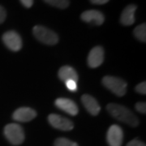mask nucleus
I'll list each match as a JSON object with an SVG mask.
<instances>
[{
  "instance_id": "1",
  "label": "nucleus",
  "mask_w": 146,
  "mask_h": 146,
  "mask_svg": "<svg viewBox=\"0 0 146 146\" xmlns=\"http://www.w3.org/2000/svg\"><path fill=\"white\" fill-rule=\"evenodd\" d=\"M109 114L120 122L125 123L131 127H136L139 124V120L130 110L119 104L110 103L106 106Z\"/></svg>"
},
{
  "instance_id": "2",
  "label": "nucleus",
  "mask_w": 146,
  "mask_h": 146,
  "mask_svg": "<svg viewBox=\"0 0 146 146\" xmlns=\"http://www.w3.org/2000/svg\"><path fill=\"white\" fill-rule=\"evenodd\" d=\"M33 33L39 42L48 46H54L58 42L57 33L42 25H36L33 27Z\"/></svg>"
},
{
  "instance_id": "3",
  "label": "nucleus",
  "mask_w": 146,
  "mask_h": 146,
  "mask_svg": "<svg viewBox=\"0 0 146 146\" xmlns=\"http://www.w3.org/2000/svg\"><path fill=\"white\" fill-rule=\"evenodd\" d=\"M102 84L107 89L119 97L124 96L127 93V82L122 79L115 76H105L102 79Z\"/></svg>"
},
{
  "instance_id": "4",
  "label": "nucleus",
  "mask_w": 146,
  "mask_h": 146,
  "mask_svg": "<svg viewBox=\"0 0 146 146\" xmlns=\"http://www.w3.org/2000/svg\"><path fill=\"white\" fill-rule=\"evenodd\" d=\"M4 135L11 145H19L25 141L23 127L17 123H9L4 127Z\"/></svg>"
},
{
  "instance_id": "5",
  "label": "nucleus",
  "mask_w": 146,
  "mask_h": 146,
  "mask_svg": "<svg viewBox=\"0 0 146 146\" xmlns=\"http://www.w3.org/2000/svg\"><path fill=\"white\" fill-rule=\"evenodd\" d=\"M3 42L9 50L16 52L22 48V40L16 31H7L3 35Z\"/></svg>"
},
{
  "instance_id": "6",
  "label": "nucleus",
  "mask_w": 146,
  "mask_h": 146,
  "mask_svg": "<svg viewBox=\"0 0 146 146\" xmlns=\"http://www.w3.org/2000/svg\"><path fill=\"white\" fill-rule=\"evenodd\" d=\"M48 120L50 125L58 130L71 131L74 127L73 123L71 120L61 115L51 114L49 115Z\"/></svg>"
},
{
  "instance_id": "7",
  "label": "nucleus",
  "mask_w": 146,
  "mask_h": 146,
  "mask_svg": "<svg viewBox=\"0 0 146 146\" xmlns=\"http://www.w3.org/2000/svg\"><path fill=\"white\" fill-rule=\"evenodd\" d=\"M107 142L110 146H121L123 141V132L119 125L110 126L106 136Z\"/></svg>"
},
{
  "instance_id": "8",
  "label": "nucleus",
  "mask_w": 146,
  "mask_h": 146,
  "mask_svg": "<svg viewBox=\"0 0 146 146\" xmlns=\"http://www.w3.org/2000/svg\"><path fill=\"white\" fill-rule=\"evenodd\" d=\"M80 19L86 23L94 25H102L105 21L104 15L98 10H89L84 11L80 15Z\"/></svg>"
},
{
  "instance_id": "9",
  "label": "nucleus",
  "mask_w": 146,
  "mask_h": 146,
  "mask_svg": "<svg viewBox=\"0 0 146 146\" xmlns=\"http://www.w3.org/2000/svg\"><path fill=\"white\" fill-rule=\"evenodd\" d=\"M104 61V50L100 46L94 47L88 56V64L90 68H95L99 67Z\"/></svg>"
},
{
  "instance_id": "10",
  "label": "nucleus",
  "mask_w": 146,
  "mask_h": 146,
  "mask_svg": "<svg viewBox=\"0 0 146 146\" xmlns=\"http://www.w3.org/2000/svg\"><path fill=\"white\" fill-rule=\"evenodd\" d=\"M36 116V112L34 110L29 107H21L16 110V111L12 115V118L16 121L25 123L35 119Z\"/></svg>"
},
{
  "instance_id": "11",
  "label": "nucleus",
  "mask_w": 146,
  "mask_h": 146,
  "mask_svg": "<svg viewBox=\"0 0 146 146\" xmlns=\"http://www.w3.org/2000/svg\"><path fill=\"white\" fill-rule=\"evenodd\" d=\"M55 106L58 109L62 110L64 112L73 116L77 115L79 112L77 105L72 100H70L68 98H58L55 101Z\"/></svg>"
},
{
  "instance_id": "12",
  "label": "nucleus",
  "mask_w": 146,
  "mask_h": 146,
  "mask_svg": "<svg viewBox=\"0 0 146 146\" xmlns=\"http://www.w3.org/2000/svg\"><path fill=\"white\" fill-rule=\"evenodd\" d=\"M137 6L135 4H129L123 10L120 16V23L124 26H130L135 23V12Z\"/></svg>"
},
{
  "instance_id": "13",
  "label": "nucleus",
  "mask_w": 146,
  "mask_h": 146,
  "mask_svg": "<svg viewBox=\"0 0 146 146\" xmlns=\"http://www.w3.org/2000/svg\"><path fill=\"white\" fill-rule=\"evenodd\" d=\"M81 102L89 114L94 115V116L99 114L101 107H100L98 101L95 99L94 97L90 96L89 94H84L81 97Z\"/></svg>"
},
{
  "instance_id": "14",
  "label": "nucleus",
  "mask_w": 146,
  "mask_h": 146,
  "mask_svg": "<svg viewBox=\"0 0 146 146\" xmlns=\"http://www.w3.org/2000/svg\"><path fill=\"white\" fill-rule=\"evenodd\" d=\"M58 77L63 81H67V80H74L76 82L78 81V74L76 71L70 66H63L59 69L58 71Z\"/></svg>"
},
{
  "instance_id": "15",
  "label": "nucleus",
  "mask_w": 146,
  "mask_h": 146,
  "mask_svg": "<svg viewBox=\"0 0 146 146\" xmlns=\"http://www.w3.org/2000/svg\"><path fill=\"white\" fill-rule=\"evenodd\" d=\"M133 34L136 39L142 42H146V25L143 23L140 25L136 26L133 31Z\"/></svg>"
},
{
  "instance_id": "16",
  "label": "nucleus",
  "mask_w": 146,
  "mask_h": 146,
  "mask_svg": "<svg viewBox=\"0 0 146 146\" xmlns=\"http://www.w3.org/2000/svg\"><path fill=\"white\" fill-rule=\"evenodd\" d=\"M43 1L47 4L59 9H66L70 4L69 0H43Z\"/></svg>"
},
{
  "instance_id": "17",
  "label": "nucleus",
  "mask_w": 146,
  "mask_h": 146,
  "mask_svg": "<svg viewBox=\"0 0 146 146\" xmlns=\"http://www.w3.org/2000/svg\"><path fill=\"white\" fill-rule=\"evenodd\" d=\"M54 146H79L77 143L68 140L67 138H58L54 141Z\"/></svg>"
},
{
  "instance_id": "18",
  "label": "nucleus",
  "mask_w": 146,
  "mask_h": 146,
  "mask_svg": "<svg viewBox=\"0 0 146 146\" xmlns=\"http://www.w3.org/2000/svg\"><path fill=\"white\" fill-rule=\"evenodd\" d=\"M64 83L66 84L67 88H68L70 91H72V92H76V91H77V84H76L77 82L70 80L65 81Z\"/></svg>"
},
{
  "instance_id": "19",
  "label": "nucleus",
  "mask_w": 146,
  "mask_h": 146,
  "mask_svg": "<svg viewBox=\"0 0 146 146\" xmlns=\"http://www.w3.org/2000/svg\"><path fill=\"white\" fill-rule=\"evenodd\" d=\"M136 91L137 93H139V94H144V95H145L146 94V83L145 81H144V82H141L138 85H136Z\"/></svg>"
},
{
  "instance_id": "20",
  "label": "nucleus",
  "mask_w": 146,
  "mask_h": 146,
  "mask_svg": "<svg viewBox=\"0 0 146 146\" xmlns=\"http://www.w3.org/2000/svg\"><path fill=\"white\" fill-rule=\"evenodd\" d=\"M136 110L141 114L146 113V103L145 102H137L135 106Z\"/></svg>"
},
{
  "instance_id": "21",
  "label": "nucleus",
  "mask_w": 146,
  "mask_h": 146,
  "mask_svg": "<svg viewBox=\"0 0 146 146\" xmlns=\"http://www.w3.org/2000/svg\"><path fill=\"white\" fill-rule=\"evenodd\" d=\"M127 146H146V145L144 142L139 141V140H137V139H134V140L131 141L129 143H127Z\"/></svg>"
},
{
  "instance_id": "22",
  "label": "nucleus",
  "mask_w": 146,
  "mask_h": 146,
  "mask_svg": "<svg viewBox=\"0 0 146 146\" xmlns=\"http://www.w3.org/2000/svg\"><path fill=\"white\" fill-rule=\"evenodd\" d=\"M7 17V11L3 6L0 5V24L3 23Z\"/></svg>"
},
{
  "instance_id": "23",
  "label": "nucleus",
  "mask_w": 146,
  "mask_h": 146,
  "mask_svg": "<svg viewBox=\"0 0 146 146\" xmlns=\"http://www.w3.org/2000/svg\"><path fill=\"white\" fill-rule=\"evenodd\" d=\"M22 5L26 8H30L33 4V0H20Z\"/></svg>"
},
{
  "instance_id": "24",
  "label": "nucleus",
  "mask_w": 146,
  "mask_h": 146,
  "mask_svg": "<svg viewBox=\"0 0 146 146\" xmlns=\"http://www.w3.org/2000/svg\"><path fill=\"white\" fill-rule=\"evenodd\" d=\"M91 3L96 4V5H102L105 3H107L110 0H89Z\"/></svg>"
}]
</instances>
